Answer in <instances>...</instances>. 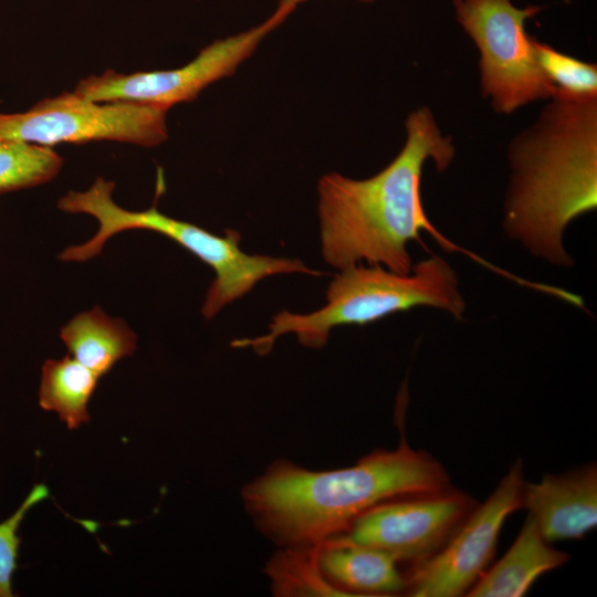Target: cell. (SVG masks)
Returning <instances> with one entry per match:
<instances>
[{"label":"cell","instance_id":"obj_15","mask_svg":"<svg viewBox=\"0 0 597 597\" xmlns=\"http://www.w3.org/2000/svg\"><path fill=\"white\" fill-rule=\"evenodd\" d=\"M98 378L71 355L48 359L42 367L39 405L56 412L69 429H77L90 421L87 404Z\"/></svg>","mask_w":597,"mask_h":597},{"label":"cell","instance_id":"obj_6","mask_svg":"<svg viewBox=\"0 0 597 597\" xmlns=\"http://www.w3.org/2000/svg\"><path fill=\"white\" fill-rule=\"evenodd\" d=\"M459 24L479 54L480 87L499 114L551 98L557 88L546 78L535 56L534 39L525 21L542 7L517 8L512 0H453Z\"/></svg>","mask_w":597,"mask_h":597},{"label":"cell","instance_id":"obj_9","mask_svg":"<svg viewBox=\"0 0 597 597\" xmlns=\"http://www.w3.org/2000/svg\"><path fill=\"white\" fill-rule=\"evenodd\" d=\"M523 469L517 460L488 500L474 507L444 544L407 576L413 597H457L476 583L495 553L506 519L522 507Z\"/></svg>","mask_w":597,"mask_h":597},{"label":"cell","instance_id":"obj_13","mask_svg":"<svg viewBox=\"0 0 597 597\" xmlns=\"http://www.w3.org/2000/svg\"><path fill=\"white\" fill-rule=\"evenodd\" d=\"M534 521L527 516L505 555L486 569L465 594L470 597H521L544 573L569 559L549 545Z\"/></svg>","mask_w":597,"mask_h":597},{"label":"cell","instance_id":"obj_11","mask_svg":"<svg viewBox=\"0 0 597 597\" xmlns=\"http://www.w3.org/2000/svg\"><path fill=\"white\" fill-rule=\"evenodd\" d=\"M522 507L548 543L583 537L597 524L596 464L525 483Z\"/></svg>","mask_w":597,"mask_h":597},{"label":"cell","instance_id":"obj_1","mask_svg":"<svg viewBox=\"0 0 597 597\" xmlns=\"http://www.w3.org/2000/svg\"><path fill=\"white\" fill-rule=\"evenodd\" d=\"M405 126L401 150L376 175L357 180L331 172L318 180L324 260L338 270L368 263L409 273L413 264L407 247L410 241H420L425 231L446 251L461 252L516 281L517 275L453 243L429 220L420 193L425 164L430 159L437 171H444L454 158L455 147L452 138L442 134L428 106L412 111Z\"/></svg>","mask_w":597,"mask_h":597},{"label":"cell","instance_id":"obj_5","mask_svg":"<svg viewBox=\"0 0 597 597\" xmlns=\"http://www.w3.org/2000/svg\"><path fill=\"white\" fill-rule=\"evenodd\" d=\"M114 181L97 177L85 191H69L57 201L60 210L86 213L98 221L97 232L86 242L66 248L62 261L84 262L96 256L105 242L116 233L143 229L164 234L212 268L211 283L201 313L212 318L226 305L249 293L264 277L283 273L323 275L297 259L248 254L240 248V233L227 229L223 235L213 234L196 224L161 213L154 203L144 211H129L117 206L113 198Z\"/></svg>","mask_w":597,"mask_h":597},{"label":"cell","instance_id":"obj_3","mask_svg":"<svg viewBox=\"0 0 597 597\" xmlns=\"http://www.w3.org/2000/svg\"><path fill=\"white\" fill-rule=\"evenodd\" d=\"M442 464L402 440L356 464L311 471L279 460L249 483L244 505L256 525L284 546L316 544L343 534L370 507L396 498L450 489Z\"/></svg>","mask_w":597,"mask_h":597},{"label":"cell","instance_id":"obj_4","mask_svg":"<svg viewBox=\"0 0 597 597\" xmlns=\"http://www.w3.org/2000/svg\"><path fill=\"white\" fill-rule=\"evenodd\" d=\"M428 306L461 320L465 301L454 270L442 258L421 260L409 273L381 265L358 263L341 270L326 291V304L308 314L282 310L269 324V332L255 338L233 341V347H251L266 355L276 338L294 334L306 347L326 344L334 327L366 325L391 314Z\"/></svg>","mask_w":597,"mask_h":597},{"label":"cell","instance_id":"obj_10","mask_svg":"<svg viewBox=\"0 0 597 597\" xmlns=\"http://www.w3.org/2000/svg\"><path fill=\"white\" fill-rule=\"evenodd\" d=\"M473 509L470 495L451 488L396 498L360 514L342 535L398 562L418 563L437 552Z\"/></svg>","mask_w":597,"mask_h":597},{"label":"cell","instance_id":"obj_20","mask_svg":"<svg viewBox=\"0 0 597 597\" xmlns=\"http://www.w3.org/2000/svg\"><path fill=\"white\" fill-rule=\"evenodd\" d=\"M304 1H306V0H279L277 6L279 7H286V8H291L293 10H295L297 4H300V3L304 2ZM358 1L364 2V3H371L375 0H358Z\"/></svg>","mask_w":597,"mask_h":597},{"label":"cell","instance_id":"obj_18","mask_svg":"<svg viewBox=\"0 0 597 597\" xmlns=\"http://www.w3.org/2000/svg\"><path fill=\"white\" fill-rule=\"evenodd\" d=\"M536 61L558 92L569 96L597 95V65L562 53L534 39Z\"/></svg>","mask_w":597,"mask_h":597},{"label":"cell","instance_id":"obj_2","mask_svg":"<svg viewBox=\"0 0 597 597\" xmlns=\"http://www.w3.org/2000/svg\"><path fill=\"white\" fill-rule=\"evenodd\" d=\"M510 143L503 228L531 254L570 266L563 237L597 206V95L558 91Z\"/></svg>","mask_w":597,"mask_h":597},{"label":"cell","instance_id":"obj_12","mask_svg":"<svg viewBox=\"0 0 597 597\" xmlns=\"http://www.w3.org/2000/svg\"><path fill=\"white\" fill-rule=\"evenodd\" d=\"M397 559L339 534L321 543L320 565L327 580L349 596H386L407 588Z\"/></svg>","mask_w":597,"mask_h":597},{"label":"cell","instance_id":"obj_7","mask_svg":"<svg viewBox=\"0 0 597 597\" xmlns=\"http://www.w3.org/2000/svg\"><path fill=\"white\" fill-rule=\"evenodd\" d=\"M161 108L129 102H93L75 92L39 101L22 113H0V138L51 147L59 143L115 140L155 147L168 137Z\"/></svg>","mask_w":597,"mask_h":597},{"label":"cell","instance_id":"obj_8","mask_svg":"<svg viewBox=\"0 0 597 597\" xmlns=\"http://www.w3.org/2000/svg\"><path fill=\"white\" fill-rule=\"evenodd\" d=\"M294 10L276 7L260 24L235 35L216 40L188 64L165 71L132 74L106 70L78 82L74 92L93 102H129L168 111L192 102L202 90L227 76L256 50L261 41L281 25Z\"/></svg>","mask_w":597,"mask_h":597},{"label":"cell","instance_id":"obj_14","mask_svg":"<svg viewBox=\"0 0 597 597\" xmlns=\"http://www.w3.org/2000/svg\"><path fill=\"white\" fill-rule=\"evenodd\" d=\"M60 337L69 354L100 377L137 348L129 326L97 306L74 316L61 328Z\"/></svg>","mask_w":597,"mask_h":597},{"label":"cell","instance_id":"obj_16","mask_svg":"<svg viewBox=\"0 0 597 597\" xmlns=\"http://www.w3.org/2000/svg\"><path fill=\"white\" fill-rule=\"evenodd\" d=\"M320 548L321 543L286 546L271 557L264 572L275 596H349L323 574Z\"/></svg>","mask_w":597,"mask_h":597},{"label":"cell","instance_id":"obj_17","mask_svg":"<svg viewBox=\"0 0 597 597\" xmlns=\"http://www.w3.org/2000/svg\"><path fill=\"white\" fill-rule=\"evenodd\" d=\"M62 165L63 158L49 146L0 138V193L45 184Z\"/></svg>","mask_w":597,"mask_h":597},{"label":"cell","instance_id":"obj_19","mask_svg":"<svg viewBox=\"0 0 597 597\" xmlns=\"http://www.w3.org/2000/svg\"><path fill=\"white\" fill-rule=\"evenodd\" d=\"M49 496L44 484H36L29 492L20 507L0 523V597H12V575L17 568V558L21 538L17 531L27 512Z\"/></svg>","mask_w":597,"mask_h":597}]
</instances>
